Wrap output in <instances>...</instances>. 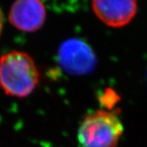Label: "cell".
<instances>
[{
	"instance_id": "cell-2",
	"label": "cell",
	"mask_w": 147,
	"mask_h": 147,
	"mask_svg": "<svg viewBox=\"0 0 147 147\" xmlns=\"http://www.w3.org/2000/svg\"><path fill=\"white\" fill-rule=\"evenodd\" d=\"M123 132L119 117L99 110L85 117L80 123L78 140L84 147H115Z\"/></svg>"
},
{
	"instance_id": "cell-5",
	"label": "cell",
	"mask_w": 147,
	"mask_h": 147,
	"mask_svg": "<svg viewBox=\"0 0 147 147\" xmlns=\"http://www.w3.org/2000/svg\"><path fill=\"white\" fill-rule=\"evenodd\" d=\"M92 7L96 16L105 25L120 28L135 17L137 0H92Z\"/></svg>"
},
{
	"instance_id": "cell-1",
	"label": "cell",
	"mask_w": 147,
	"mask_h": 147,
	"mask_svg": "<svg viewBox=\"0 0 147 147\" xmlns=\"http://www.w3.org/2000/svg\"><path fill=\"white\" fill-rule=\"evenodd\" d=\"M40 74L34 60L22 51H11L0 57V86L4 93L23 98L37 88Z\"/></svg>"
},
{
	"instance_id": "cell-6",
	"label": "cell",
	"mask_w": 147,
	"mask_h": 147,
	"mask_svg": "<svg viewBox=\"0 0 147 147\" xmlns=\"http://www.w3.org/2000/svg\"><path fill=\"white\" fill-rule=\"evenodd\" d=\"M3 25H4V15L0 7V36H1L3 30Z\"/></svg>"
},
{
	"instance_id": "cell-3",
	"label": "cell",
	"mask_w": 147,
	"mask_h": 147,
	"mask_svg": "<svg viewBox=\"0 0 147 147\" xmlns=\"http://www.w3.org/2000/svg\"><path fill=\"white\" fill-rule=\"evenodd\" d=\"M58 59L65 71L75 75L90 73L96 63L92 48L79 38H69L65 41L59 48Z\"/></svg>"
},
{
	"instance_id": "cell-4",
	"label": "cell",
	"mask_w": 147,
	"mask_h": 147,
	"mask_svg": "<svg viewBox=\"0 0 147 147\" xmlns=\"http://www.w3.org/2000/svg\"><path fill=\"white\" fill-rule=\"evenodd\" d=\"M47 11L42 0H15L8 13V21L16 30L33 33L44 25Z\"/></svg>"
}]
</instances>
